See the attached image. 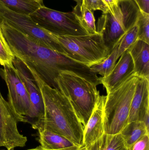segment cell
Here are the masks:
<instances>
[{
	"mask_svg": "<svg viewBox=\"0 0 149 150\" xmlns=\"http://www.w3.org/2000/svg\"><path fill=\"white\" fill-rule=\"evenodd\" d=\"M15 56L11 51L9 46L3 37L1 30H0V64L13 66Z\"/></svg>",
	"mask_w": 149,
	"mask_h": 150,
	"instance_id": "23",
	"label": "cell"
},
{
	"mask_svg": "<svg viewBox=\"0 0 149 150\" xmlns=\"http://www.w3.org/2000/svg\"><path fill=\"white\" fill-rule=\"evenodd\" d=\"M1 30L15 57L32 69L43 81L57 90L55 82L61 72H68L88 81L94 78L91 68L55 52L0 21Z\"/></svg>",
	"mask_w": 149,
	"mask_h": 150,
	"instance_id": "1",
	"label": "cell"
},
{
	"mask_svg": "<svg viewBox=\"0 0 149 150\" xmlns=\"http://www.w3.org/2000/svg\"><path fill=\"white\" fill-rule=\"evenodd\" d=\"M138 39V26L136 23L120 40L118 47V57L127 50Z\"/></svg>",
	"mask_w": 149,
	"mask_h": 150,
	"instance_id": "22",
	"label": "cell"
},
{
	"mask_svg": "<svg viewBox=\"0 0 149 150\" xmlns=\"http://www.w3.org/2000/svg\"><path fill=\"white\" fill-rule=\"evenodd\" d=\"M122 11L120 17H115L110 11L102 13L97 22L96 30L110 52L118 41L137 22L141 11L133 0H118Z\"/></svg>",
	"mask_w": 149,
	"mask_h": 150,
	"instance_id": "6",
	"label": "cell"
},
{
	"mask_svg": "<svg viewBox=\"0 0 149 150\" xmlns=\"http://www.w3.org/2000/svg\"><path fill=\"white\" fill-rule=\"evenodd\" d=\"M127 146L130 149L133 144L145 135H149L143 122L135 121L128 123L121 132Z\"/></svg>",
	"mask_w": 149,
	"mask_h": 150,
	"instance_id": "18",
	"label": "cell"
},
{
	"mask_svg": "<svg viewBox=\"0 0 149 150\" xmlns=\"http://www.w3.org/2000/svg\"><path fill=\"white\" fill-rule=\"evenodd\" d=\"M39 1H43V0H39Z\"/></svg>",
	"mask_w": 149,
	"mask_h": 150,
	"instance_id": "32",
	"label": "cell"
},
{
	"mask_svg": "<svg viewBox=\"0 0 149 150\" xmlns=\"http://www.w3.org/2000/svg\"><path fill=\"white\" fill-rule=\"evenodd\" d=\"M106 98V96L99 97L92 115L84 128L82 146L87 148L105 133L103 112Z\"/></svg>",
	"mask_w": 149,
	"mask_h": 150,
	"instance_id": "14",
	"label": "cell"
},
{
	"mask_svg": "<svg viewBox=\"0 0 149 150\" xmlns=\"http://www.w3.org/2000/svg\"><path fill=\"white\" fill-rule=\"evenodd\" d=\"M41 147L51 150H77L78 146L63 136L46 129L38 131Z\"/></svg>",
	"mask_w": 149,
	"mask_h": 150,
	"instance_id": "16",
	"label": "cell"
},
{
	"mask_svg": "<svg viewBox=\"0 0 149 150\" xmlns=\"http://www.w3.org/2000/svg\"><path fill=\"white\" fill-rule=\"evenodd\" d=\"M17 118L0 92V147L13 150L24 147L27 138L19 133Z\"/></svg>",
	"mask_w": 149,
	"mask_h": 150,
	"instance_id": "11",
	"label": "cell"
},
{
	"mask_svg": "<svg viewBox=\"0 0 149 150\" xmlns=\"http://www.w3.org/2000/svg\"><path fill=\"white\" fill-rule=\"evenodd\" d=\"M110 12L115 17H120L122 13L118 4V0H102Z\"/></svg>",
	"mask_w": 149,
	"mask_h": 150,
	"instance_id": "26",
	"label": "cell"
},
{
	"mask_svg": "<svg viewBox=\"0 0 149 150\" xmlns=\"http://www.w3.org/2000/svg\"><path fill=\"white\" fill-rule=\"evenodd\" d=\"M82 5L92 11H101L102 13L110 11L102 0H83Z\"/></svg>",
	"mask_w": 149,
	"mask_h": 150,
	"instance_id": "25",
	"label": "cell"
},
{
	"mask_svg": "<svg viewBox=\"0 0 149 150\" xmlns=\"http://www.w3.org/2000/svg\"><path fill=\"white\" fill-rule=\"evenodd\" d=\"M0 76L8 87L9 104L18 122H27L31 109L29 93L22 80L14 66L0 68Z\"/></svg>",
	"mask_w": 149,
	"mask_h": 150,
	"instance_id": "9",
	"label": "cell"
},
{
	"mask_svg": "<svg viewBox=\"0 0 149 150\" xmlns=\"http://www.w3.org/2000/svg\"><path fill=\"white\" fill-rule=\"evenodd\" d=\"M128 50L134 62L135 74L149 79V44L137 39Z\"/></svg>",
	"mask_w": 149,
	"mask_h": 150,
	"instance_id": "15",
	"label": "cell"
},
{
	"mask_svg": "<svg viewBox=\"0 0 149 150\" xmlns=\"http://www.w3.org/2000/svg\"><path fill=\"white\" fill-rule=\"evenodd\" d=\"M87 149L88 150H130L121 133L115 134L105 133Z\"/></svg>",
	"mask_w": 149,
	"mask_h": 150,
	"instance_id": "17",
	"label": "cell"
},
{
	"mask_svg": "<svg viewBox=\"0 0 149 150\" xmlns=\"http://www.w3.org/2000/svg\"><path fill=\"white\" fill-rule=\"evenodd\" d=\"M141 12L149 14V0H133Z\"/></svg>",
	"mask_w": 149,
	"mask_h": 150,
	"instance_id": "28",
	"label": "cell"
},
{
	"mask_svg": "<svg viewBox=\"0 0 149 150\" xmlns=\"http://www.w3.org/2000/svg\"><path fill=\"white\" fill-rule=\"evenodd\" d=\"M138 39L149 44V14L141 11L136 22Z\"/></svg>",
	"mask_w": 149,
	"mask_h": 150,
	"instance_id": "24",
	"label": "cell"
},
{
	"mask_svg": "<svg viewBox=\"0 0 149 150\" xmlns=\"http://www.w3.org/2000/svg\"><path fill=\"white\" fill-rule=\"evenodd\" d=\"M149 114V79L138 76L135 91L132 99L128 123L143 121Z\"/></svg>",
	"mask_w": 149,
	"mask_h": 150,
	"instance_id": "13",
	"label": "cell"
},
{
	"mask_svg": "<svg viewBox=\"0 0 149 150\" xmlns=\"http://www.w3.org/2000/svg\"><path fill=\"white\" fill-rule=\"evenodd\" d=\"M57 90L71 102L84 128L100 96L97 86L74 74L61 72L55 80Z\"/></svg>",
	"mask_w": 149,
	"mask_h": 150,
	"instance_id": "3",
	"label": "cell"
},
{
	"mask_svg": "<svg viewBox=\"0 0 149 150\" xmlns=\"http://www.w3.org/2000/svg\"><path fill=\"white\" fill-rule=\"evenodd\" d=\"M120 58L111 73L105 77H100L101 84L106 88L107 93L116 89L134 74V62L128 50L124 52Z\"/></svg>",
	"mask_w": 149,
	"mask_h": 150,
	"instance_id": "12",
	"label": "cell"
},
{
	"mask_svg": "<svg viewBox=\"0 0 149 150\" xmlns=\"http://www.w3.org/2000/svg\"><path fill=\"white\" fill-rule=\"evenodd\" d=\"M1 26H0V30H1Z\"/></svg>",
	"mask_w": 149,
	"mask_h": 150,
	"instance_id": "33",
	"label": "cell"
},
{
	"mask_svg": "<svg viewBox=\"0 0 149 150\" xmlns=\"http://www.w3.org/2000/svg\"><path fill=\"white\" fill-rule=\"evenodd\" d=\"M13 66L16 69L29 93L31 109L27 122L38 131L43 129L45 109L40 88L29 68L21 60L15 57Z\"/></svg>",
	"mask_w": 149,
	"mask_h": 150,
	"instance_id": "10",
	"label": "cell"
},
{
	"mask_svg": "<svg viewBox=\"0 0 149 150\" xmlns=\"http://www.w3.org/2000/svg\"><path fill=\"white\" fill-rule=\"evenodd\" d=\"M28 150H51L46 149H44L43 147H41V146H38V147H36V148H34V149H30Z\"/></svg>",
	"mask_w": 149,
	"mask_h": 150,
	"instance_id": "29",
	"label": "cell"
},
{
	"mask_svg": "<svg viewBox=\"0 0 149 150\" xmlns=\"http://www.w3.org/2000/svg\"><path fill=\"white\" fill-rule=\"evenodd\" d=\"M39 0H0V2L16 13L29 15L43 5Z\"/></svg>",
	"mask_w": 149,
	"mask_h": 150,
	"instance_id": "19",
	"label": "cell"
},
{
	"mask_svg": "<svg viewBox=\"0 0 149 150\" xmlns=\"http://www.w3.org/2000/svg\"><path fill=\"white\" fill-rule=\"evenodd\" d=\"M130 150H149V135L141 137L133 144Z\"/></svg>",
	"mask_w": 149,
	"mask_h": 150,
	"instance_id": "27",
	"label": "cell"
},
{
	"mask_svg": "<svg viewBox=\"0 0 149 150\" xmlns=\"http://www.w3.org/2000/svg\"><path fill=\"white\" fill-rule=\"evenodd\" d=\"M138 78L135 73L133 74L106 96L103 112L106 134L120 133L128 123L131 102Z\"/></svg>",
	"mask_w": 149,
	"mask_h": 150,
	"instance_id": "4",
	"label": "cell"
},
{
	"mask_svg": "<svg viewBox=\"0 0 149 150\" xmlns=\"http://www.w3.org/2000/svg\"><path fill=\"white\" fill-rule=\"evenodd\" d=\"M53 35L64 55L89 67L103 61L111 53L104 44L102 35L98 32L81 36Z\"/></svg>",
	"mask_w": 149,
	"mask_h": 150,
	"instance_id": "5",
	"label": "cell"
},
{
	"mask_svg": "<svg viewBox=\"0 0 149 150\" xmlns=\"http://www.w3.org/2000/svg\"><path fill=\"white\" fill-rule=\"evenodd\" d=\"M29 16L37 25L56 36L89 34L73 11L61 12L43 5Z\"/></svg>",
	"mask_w": 149,
	"mask_h": 150,
	"instance_id": "7",
	"label": "cell"
},
{
	"mask_svg": "<svg viewBox=\"0 0 149 150\" xmlns=\"http://www.w3.org/2000/svg\"><path fill=\"white\" fill-rule=\"evenodd\" d=\"M0 21L29 36L48 48L64 54L62 47L52 34L37 25L29 15L16 13L0 2Z\"/></svg>",
	"mask_w": 149,
	"mask_h": 150,
	"instance_id": "8",
	"label": "cell"
},
{
	"mask_svg": "<svg viewBox=\"0 0 149 150\" xmlns=\"http://www.w3.org/2000/svg\"><path fill=\"white\" fill-rule=\"evenodd\" d=\"M119 41L106 59L90 67L92 71L100 75L102 77L107 76L111 73L116 64V61L119 59L118 47Z\"/></svg>",
	"mask_w": 149,
	"mask_h": 150,
	"instance_id": "21",
	"label": "cell"
},
{
	"mask_svg": "<svg viewBox=\"0 0 149 150\" xmlns=\"http://www.w3.org/2000/svg\"><path fill=\"white\" fill-rule=\"evenodd\" d=\"M74 1L77 3V5L80 6V7L82 6V3H83V0H74Z\"/></svg>",
	"mask_w": 149,
	"mask_h": 150,
	"instance_id": "30",
	"label": "cell"
},
{
	"mask_svg": "<svg viewBox=\"0 0 149 150\" xmlns=\"http://www.w3.org/2000/svg\"><path fill=\"white\" fill-rule=\"evenodd\" d=\"M72 11L77 16L80 23L88 34L97 33L95 19L93 11L83 5L81 7L76 5Z\"/></svg>",
	"mask_w": 149,
	"mask_h": 150,
	"instance_id": "20",
	"label": "cell"
},
{
	"mask_svg": "<svg viewBox=\"0 0 149 150\" xmlns=\"http://www.w3.org/2000/svg\"><path fill=\"white\" fill-rule=\"evenodd\" d=\"M29 69L37 82L43 100V129L55 132L76 145L82 146L84 127L68 99L59 91L45 83L33 69Z\"/></svg>",
	"mask_w": 149,
	"mask_h": 150,
	"instance_id": "2",
	"label": "cell"
},
{
	"mask_svg": "<svg viewBox=\"0 0 149 150\" xmlns=\"http://www.w3.org/2000/svg\"><path fill=\"white\" fill-rule=\"evenodd\" d=\"M77 150H88V149H87L86 147L81 146H80Z\"/></svg>",
	"mask_w": 149,
	"mask_h": 150,
	"instance_id": "31",
	"label": "cell"
}]
</instances>
